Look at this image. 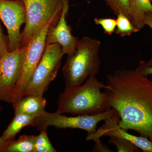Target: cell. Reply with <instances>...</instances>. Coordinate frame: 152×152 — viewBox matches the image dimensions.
I'll return each mask as SVG.
<instances>
[{
    "instance_id": "1",
    "label": "cell",
    "mask_w": 152,
    "mask_h": 152,
    "mask_svg": "<svg viewBox=\"0 0 152 152\" xmlns=\"http://www.w3.org/2000/svg\"><path fill=\"white\" fill-rule=\"evenodd\" d=\"M104 89L120 127L135 131L152 141V81L134 69H121L107 77Z\"/></svg>"
},
{
    "instance_id": "2",
    "label": "cell",
    "mask_w": 152,
    "mask_h": 152,
    "mask_svg": "<svg viewBox=\"0 0 152 152\" xmlns=\"http://www.w3.org/2000/svg\"><path fill=\"white\" fill-rule=\"evenodd\" d=\"M107 87L92 75L83 84L65 88L58 100L57 112L60 114L77 115L100 114L111 108L105 93L101 91Z\"/></svg>"
},
{
    "instance_id": "3",
    "label": "cell",
    "mask_w": 152,
    "mask_h": 152,
    "mask_svg": "<svg viewBox=\"0 0 152 152\" xmlns=\"http://www.w3.org/2000/svg\"><path fill=\"white\" fill-rule=\"evenodd\" d=\"M101 42L88 37L79 39L73 51L67 55L62 68L65 88L83 84L92 75H96L100 69Z\"/></svg>"
},
{
    "instance_id": "4",
    "label": "cell",
    "mask_w": 152,
    "mask_h": 152,
    "mask_svg": "<svg viewBox=\"0 0 152 152\" xmlns=\"http://www.w3.org/2000/svg\"><path fill=\"white\" fill-rule=\"evenodd\" d=\"M62 11L56 14L44 23L25 45L26 50L21 74L11 97V104L12 105L23 98L26 87L45 52L49 28L53 23L60 18Z\"/></svg>"
},
{
    "instance_id": "5",
    "label": "cell",
    "mask_w": 152,
    "mask_h": 152,
    "mask_svg": "<svg viewBox=\"0 0 152 152\" xmlns=\"http://www.w3.org/2000/svg\"><path fill=\"white\" fill-rule=\"evenodd\" d=\"M64 56L58 44L47 45L42 58L28 83L23 97L29 95L44 96L56 77Z\"/></svg>"
},
{
    "instance_id": "6",
    "label": "cell",
    "mask_w": 152,
    "mask_h": 152,
    "mask_svg": "<svg viewBox=\"0 0 152 152\" xmlns=\"http://www.w3.org/2000/svg\"><path fill=\"white\" fill-rule=\"evenodd\" d=\"M115 110L111 108L100 114L92 115H78L76 117H68L46 111L36 118L34 127L38 131L47 130L49 127L58 129H77L86 131L88 134L96 132L98 124L111 116Z\"/></svg>"
},
{
    "instance_id": "7",
    "label": "cell",
    "mask_w": 152,
    "mask_h": 152,
    "mask_svg": "<svg viewBox=\"0 0 152 152\" xmlns=\"http://www.w3.org/2000/svg\"><path fill=\"white\" fill-rule=\"evenodd\" d=\"M26 19L21 33V46L26 45L37 31L54 15L62 11L64 0H21Z\"/></svg>"
},
{
    "instance_id": "8",
    "label": "cell",
    "mask_w": 152,
    "mask_h": 152,
    "mask_svg": "<svg viewBox=\"0 0 152 152\" xmlns=\"http://www.w3.org/2000/svg\"><path fill=\"white\" fill-rule=\"evenodd\" d=\"M26 46L8 51L0 58V101L11 104V97L21 74Z\"/></svg>"
},
{
    "instance_id": "9",
    "label": "cell",
    "mask_w": 152,
    "mask_h": 152,
    "mask_svg": "<svg viewBox=\"0 0 152 152\" xmlns=\"http://www.w3.org/2000/svg\"><path fill=\"white\" fill-rule=\"evenodd\" d=\"M0 19L7 28L8 51L21 46V27L26 19L24 4L21 0H0Z\"/></svg>"
},
{
    "instance_id": "10",
    "label": "cell",
    "mask_w": 152,
    "mask_h": 152,
    "mask_svg": "<svg viewBox=\"0 0 152 152\" xmlns=\"http://www.w3.org/2000/svg\"><path fill=\"white\" fill-rule=\"evenodd\" d=\"M119 120V116L115 110L111 116L104 121L105 124L98 130L88 134L86 140L94 141L97 143L101 141L102 137H117L131 142L143 152H152L151 141L142 136L138 137L129 134L127 131L120 127L118 124Z\"/></svg>"
},
{
    "instance_id": "11",
    "label": "cell",
    "mask_w": 152,
    "mask_h": 152,
    "mask_svg": "<svg viewBox=\"0 0 152 152\" xmlns=\"http://www.w3.org/2000/svg\"><path fill=\"white\" fill-rule=\"evenodd\" d=\"M69 8V1L64 0L60 18L52 24L47 36V45L58 44L61 47L64 55L73 51L79 40L72 34V28L66 20Z\"/></svg>"
},
{
    "instance_id": "12",
    "label": "cell",
    "mask_w": 152,
    "mask_h": 152,
    "mask_svg": "<svg viewBox=\"0 0 152 152\" xmlns=\"http://www.w3.org/2000/svg\"><path fill=\"white\" fill-rule=\"evenodd\" d=\"M46 104V99L44 96L29 95L24 96L12 106L15 115L23 114L39 115L45 111Z\"/></svg>"
},
{
    "instance_id": "13",
    "label": "cell",
    "mask_w": 152,
    "mask_h": 152,
    "mask_svg": "<svg viewBox=\"0 0 152 152\" xmlns=\"http://www.w3.org/2000/svg\"><path fill=\"white\" fill-rule=\"evenodd\" d=\"M37 116L23 114L15 115L14 118L1 136L2 139L7 142L14 140L22 129L28 126H34Z\"/></svg>"
},
{
    "instance_id": "14",
    "label": "cell",
    "mask_w": 152,
    "mask_h": 152,
    "mask_svg": "<svg viewBox=\"0 0 152 152\" xmlns=\"http://www.w3.org/2000/svg\"><path fill=\"white\" fill-rule=\"evenodd\" d=\"M131 20L134 26L140 31L145 26L144 16L152 12V3L150 0H129Z\"/></svg>"
},
{
    "instance_id": "15",
    "label": "cell",
    "mask_w": 152,
    "mask_h": 152,
    "mask_svg": "<svg viewBox=\"0 0 152 152\" xmlns=\"http://www.w3.org/2000/svg\"><path fill=\"white\" fill-rule=\"evenodd\" d=\"M36 136L22 135L8 142L3 152H34Z\"/></svg>"
},
{
    "instance_id": "16",
    "label": "cell",
    "mask_w": 152,
    "mask_h": 152,
    "mask_svg": "<svg viewBox=\"0 0 152 152\" xmlns=\"http://www.w3.org/2000/svg\"><path fill=\"white\" fill-rule=\"evenodd\" d=\"M117 17V26L115 32L117 34L121 37H125L140 31L134 26L129 19L122 13H119Z\"/></svg>"
},
{
    "instance_id": "17",
    "label": "cell",
    "mask_w": 152,
    "mask_h": 152,
    "mask_svg": "<svg viewBox=\"0 0 152 152\" xmlns=\"http://www.w3.org/2000/svg\"><path fill=\"white\" fill-rule=\"evenodd\" d=\"M57 151L49 140L47 130L40 132L36 136L34 152H56Z\"/></svg>"
},
{
    "instance_id": "18",
    "label": "cell",
    "mask_w": 152,
    "mask_h": 152,
    "mask_svg": "<svg viewBox=\"0 0 152 152\" xmlns=\"http://www.w3.org/2000/svg\"><path fill=\"white\" fill-rule=\"evenodd\" d=\"M115 15L122 13L131 20L129 0H103Z\"/></svg>"
},
{
    "instance_id": "19",
    "label": "cell",
    "mask_w": 152,
    "mask_h": 152,
    "mask_svg": "<svg viewBox=\"0 0 152 152\" xmlns=\"http://www.w3.org/2000/svg\"><path fill=\"white\" fill-rule=\"evenodd\" d=\"M109 143L113 144L116 147L118 152H135L140 151V148L134 144L125 139L110 137Z\"/></svg>"
},
{
    "instance_id": "20",
    "label": "cell",
    "mask_w": 152,
    "mask_h": 152,
    "mask_svg": "<svg viewBox=\"0 0 152 152\" xmlns=\"http://www.w3.org/2000/svg\"><path fill=\"white\" fill-rule=\"evenodd\" d=\"M95 24L100 26L105 34L111 36L115 32L117 26L116 19L112 18H95Z\"/></svg>"
},
{
    "instance_id": "21",
    "label": "cell",
    "mask_w": 152,
    "mask_h": 152,
    "mask_svg": "<svg viewBox=\"0 0 152 152\" xmlns=\"http://www.w3.org/2000/svg\"><path fill=\"white\" fill-rule=\"evenodd\" d=\"M8 51V39L5 35L0 23V58Z\"/></svg>"
},
{
    "instance_id": "22",
    "label": "cell",
    "mask_w": 152,
    "mask_h": 152,
    "mask_svg": "<svg viewBox=\"0 0 152 152\" xmlns=\"http://www.w3.org/2000/svg\"><path fill=\"white\" fill-rule=\"evenodd\" d=\"M137 68L145 75L148 76L149 75H152V66L147 65L146 62L145 61H140L139 66Z\"/></svg>"
},
{
    "instance_id": "23",
    "label": "cell",
    "mask_w": 152,
    "mask_h": 152,
    "mask_svg": "<svg viewBox=\"0 0 152 152\" xmlns=\"http://www.w3.org/2000/svg\"><path fill=\"white\" fill-rule=\"evenodd\" d=\"M144 20L145 25L148 26L152 30V12H149L145 14ZM146 63L148 65L152 66V58Z\"/></svg>"
},
{
    "instance_id": "24",
    "label": "cell",
    "mask_w": 152,
    "mask_h": 152,
    "mask_svg": "<svg viewBox=\"0 0 152 152\" xmlns=\"http://www.w3.org/2000/svg\"><path fill=\"white\" fill-rule=\"evenodd\" d=\"M3 110V106L0 105V113ZM7 142H5L2 139L1 137H0V152H3L5 147L7 145Z\"/></svg>"
},
{
    "instance_id": "25",
    "label": "cell",
    "mask_w": 152,
    "mask_h": 152,
    "mask_svg": "<svg viewBox=\"0 0 152 152\" xmlns=\"http://www.w3.org/2000/svg\"><path fill=\"white\" fill-rule=\"evenodd\" d=\"M150 1H151V2L152 3V0H150Z\"/></svg>"
}]
</instances>
